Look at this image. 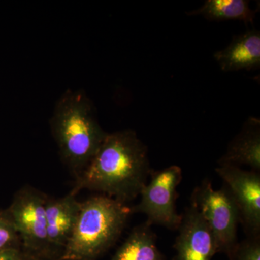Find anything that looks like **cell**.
Listing matches in <instances>:
<instances>
[{"label":"cell","instance_id":"obj_12","mask_svg":"<svg viewBox=\"0 0 260 260\" xmlns=\"http://www.w3.org/2000/svg\"><path fill=\"white\" fill-rule=\"evenodd\" d=\"M148 222L135 228L112 260H167L156 245V236Z\"/></svg>","mask_w":260,"mask_h":260},{"label":"cell","instance_id":"obj_15","mask_svg":"<svg viewBox=\"0 0 260 260\" xmlns=\"http://www.w3.org/2000/svg\"><path fill=\"white\" fill-rule=\"evenodd\" d=\"M231 260H260L259 237H251L249 240L238 244Z\"/></svg>","mask_w":260,"mask_h":260},{"label":"cell","instance_id":"obj_11","mask_svg":"<svg viewBox=\"0 0 260 260\" xmlns=\"http://www.w3.org/2000/svg\"><path fill=\"white\" fill-rule=\"evenodd\" d=\"M221 164H244L255 171L260 169L259 121L251 118L245 129L229 145L220 160Z\"/></svg>","mask_w":260,"mask_h":260},{"label":"cell","instance_id":"obj_9","mask_svg":"<svg viewBox=\"0 0 260 260\" xmlns=\"http://www.w3.org/2000/svg\"><path fill=\"white\" fill-rule=\"evenodd\" d=\"M82 203L70 192L59 199L48 198L46 204L47 234L51 251L56 260H60L75 223Z\"/></svg>","mask_w":260,"mask_h":260},{"label":"cell","instance_id":"obj_13","mask_svg":"<svg viewBox=\"0 0 260 260\" xmlns=\"http://www.w3.org/2000/svg\"><path fill=\"white\" fill-rule=\"evenodd\" d=\"M246 0H208L205 4L190 15H200L215 21L242 20L245 23H252L256 12L249 8Z\"/></svg>","mask_w":260,"mask_h":260},{"label":"cell","instance_id":"obj_1","mask_svg":"<svg viewBox=\"0 0 260 260\" xmlns=\"http://www.w3.org/2000/svg\"><path fill=\"white\" fill-rule=\"evenodd\" d=\"M151 172L148 150L134 131L107 133L71 192L96 191L126 204L139 196Z\"/></svg>","mask_w":260,"mask_h":260},{"label":"cell","instance_id":"obj_5","mask_svg":"<svg viewBox=\"0 0 260 260\" xmlns=\"http://www.w3.org/2000/svg\"><path fill=\"white\" fill-rule=\"evenodd\" d=\"M48 197L31 186H24L14 195L8 208L23 250L37 257L56 260L47 234L46 204Z\"/></svg>","mask_w":260,"mask_h":260},{"label":"cell","instance_id":"obj_3","mask_svg":"<svg viewBox=\"0 0 260 260\" xmlns=\"http://www.w3.org/2000/svg\"><path fill=\"white\" fill-rule=\"evenodd\" d=\"M131 214L107 195L85 200L60 260H97L115 244Z\"/></svg>","mask_w":260,"mask_h":260},{"label":"cell","instance_id":"obj_17","mask_svg":"<svg viewBox=\"0 0 260 260\" xmlns=\"http://www.w3.org/2000/svg\"><path fill=\"white\" fill-rule=\"evenodd\" d=\"M34 260H49V259H44V258L37 257V256H35V257H34Z\"/></svg>","mask_w":260,"mask_h":260},{"label":"cell","instance_id":"obj_8","mask_svg":"<svg viewBox=\"0 0 260 260\" xmlns=\"http://www.w3.org/2000/svg\"><path fill=\"white\" fill-rule=\"evenodd\" d=\"M177 230L174 260H212L218 252L213 233L194 205H189L181 214Z\"/></svg>","mask_w":260,"mask_h":260},{"label":"cell","instance_id":"obj_4","mask_svg":"<svg viewBox=\"0 0 260 260\" xmlns=\"http://www.w3.org/2000/svg\"><path fill=\"white\" fill-rule=\"evenodd\" d=\"M191 204L194 205L213 233L218 252L225 253L230 258L239 244L237 227L240 215L227 188L224 186L216 190L206 179L194 189Z\"/></svg>","mask_w":260,"mask_h":260},{"label":"cell","instance_id":"obj_14","mask_svg":"<svg viewBox=\"0 0 260 260\" xmlns=\"http://www.w3.org/2000/svg\"><path fill=\"white\" fill-rule=\"evenodd\" d=\"M22 248L13 219L8 209H0V251Z\"/></svg>","mask_w":260,"mask_h":260},{"label":"cell","instance_id":"obj_6","mask_svg":"<svg viewBox=\"0 0 260 260\" xmlns=\"http://www.w3.org/2000/svg\"><path fill=\"white\" fill-rule=\"evenodd\" d=\"M150 181L146 183L140 193L138 205L131 208L132 213L146 215L150 225L157 224L170 230H177L181 220L176 202L177 187L182 179V171L177 166H171L152 172Z\"/></svg>","mask_w":260,"mask_h":260},{"label":"cell","instance_id":"obj_10","mask_svg":"<svg viewBox=\"0 0 260 260\" xmlns=\"http://www.w3.org/2000/svg\"><path fill=\"white\" fill-rule=\"evenodd\" d=\"M225 72L251 70L260 65V34L250 30L233 39L226 48L214 54Z\"/></svg>","mask_w":260,"mask_h":260},{"label":"cell","instance_id":"obj_16","mask_svg":"<svg viewBox=\"0 0 260 260\" xmlns=\"http://www.w3.org/2000/svg\"><path fill=\"white\" fill-rule=\"evenodd\" d=\"M35 256L28 254L23 248L0 251V260H34Z\"/></svg>","mask_w":260,"mask_h":260},{"label":"cell","instance_id":"obj_7","mask_svg":"<svg viewBox=\"0 0 260 260\" xmlns=\"http://www.w3.org/2000/svg\"><path fill=\"white\" fill-rule=\"evenodd\" d=\"M232 194L240 215V221L251 237H259L260 176L237 166L221 164L215 170Z\"/></svg>","mask_w":260,"mask_h":260},{"label":"cell","instance_id":"obj_2","mask_svg":"<svg viewBox=\"0 0 260 260\" xmlns=\"http://www.w3.org/2000/svg\"><path fill=\"white\" fill-rule=\"evenodd\" d=\"M50 125L61 159L78 178L107 135L98 122L93 104L83 91L68 90L56 103Z\"/></svg>","mask_w":260,"mask_h":260}]
</instances>
